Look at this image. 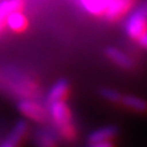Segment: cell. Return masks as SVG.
Masks as SVG:
<instances>
[{
	"label": "cell",
	"mask_w": 147,
	"mask_h": 147,
	"mask_svg": "<svg viewBox=\"0 0 147 147\" xmlns=\"http://www.w3.org/2000/svg\"><path fill=\"white\" fill-rule=\"evenodd\" d=\"M141 8H142V9H143V12H145L146 14H147V1H146L143 5H141Z\"/></svg>",
	"instance_id": "17"
},
{
	"label": "cell",
	"mask_w": 147,
	"mask_h": 147,
	"mask_svg": "<svg viewBox=\"0 0 147 147\" xmlns=\"http://www.w3.org/2000/svg\"><path fill=\"white\" fill-rule=\"evenodd\" d=\"M27 133H28L27 123L25 120H20L12 128V130L5 137V140L1 142L0 147H21L22 142L25 141L26 136H27Z\"/></svg>",
	"instance_id": "7"
},
{
	"label": "cell",
	"mask_w": 147,
	"mask_h": 147,
	"mask_svg": "<svg viewBox=\"0 0 147 147\" xmlns=\"http://www.w3.org/2000/svg\"><path fill=\"white\" fill-rule=\"evenodd\" d=\"M28 27V18L23 13V9L13 10L5 20V28L14 34H21Z\"/></svg>",
	"instance_id": "9"
},
{
	"label": "cell",
	"mask_w": 147,
	"mask_h": 147,
	"mask_svg": "<svg viewBox=\"0 0 147 147\" xmlns=\"http://www.w3.org/2000/svg\"><path fill=\"white\" fill-rule=\"evenodd\" d=\"M98 93L106 102L119 107L120 98H121V92L120 90L111 88V86H102V88L98 89Z\"/></svg>",
	"instance_id": "14"
},
{
	"label": "cell",
	"mask_w": 147,
	"mask_h": 147,
	"mask_svg": "<svg viewBox=\"0 0 147 147\" xmlns=\"http://www.w3.org/2000/svg\"><path fill=\"white\" fill-rule=\"evenodd\" d=\"M71 86H70V81L67 79H58L53 85L51 86L48 94H47V101L48 103L57 101H66L70 96L71 92Z\"/></svg>",
	"instance_id": "10"
},
{
	"label": "cell",
	"mask_w": 147,
	"mask_h": 147,
	"mask_svg": "<svg viewBox=\"0 0 147 147\" xmlns=\"http://www.w3.org/2000/svg\"><path fill=\"white\" fill-rule=\"evenodd\" d=\"M48 117L52 120L58 137L67 142H72L78 137V128L74 121V115L66 101L48 103Z\"/></svg>",
	"instance_id": "1"
},
{
	"label": "cell",
	"mask_w": 147,
	"mask_h": 147,
	"mask_svg": "<svg viewBox=\"0 0 147 147\" xmlns=\"http://www.w3.org/2000/svg\"><path fill=\"white\" fill-rule=\"evenodd\" d=\"M35 143L38 147H59L57 134L45 128H41L35 133Z\"/></svg>",
	"instance_id": "12"
},
{
	"label": "cell",
	"mask_w": 147,
	"mask_h": 147,
	"mask_svg": "<svg viewBox=\"0 0 147 147\" xmlns=\"http://www.w3.org/2000/svg\"><path fill=\"white\" fill-rule=\"evenodd\" d=\"M17 9H23V0H1L0 1V34L5 30L7 17Z\"/></svg>",
	"instance_id": "11"
},
{
	"label": "cell",
	"mask_w": 147,
	"mask_h": 147,
	"mask_svg": "<svg viewBox=\"0 0 147 147\" xmlns=\"http://www.w3.org/2000/svg\"><path fill=\"white\" fill-rule=\"evenodd\" d=\"M79 3L88 13L96 17H103L109 0H79Z\"/></svg>",
	"instance_id": "13"
},
{
	"label": "cell",
	"mask_w": 147,
	"mask_h": 147,
	"mask_svg": "<svg viewBox=\"0 0 147 147\" xmlns=\"http://www.w3.org/2000/svg\"><path fill=\"white\" fill-rule=\"evenodd\" d=\"M18 110L25 117L36 123H44L48 119V109L36 98H20Z\"/></svg>",
	"instance_id": "3"
},
{
	"label": "cell",
	"mask_w": 147,
	"mask_h": 147,
	"mask_svg": "<svg viewBox=\"0 0 147 147\" xmlns=\"http://www.w3.org/2000/svg\"><path fill=\"white\" fill-rule=\"evenodd\" d=\"M119 107H124V109L129 110L137 115H141V116L147 115V99L140 96H136V94L121 93Z\"/></svg>",
	"instance_id": "6"
},
{
	"label": "cell",
	"mask_w": 147,
	"mask_h": 147,
	"mask_svg": "<svg viewBox=\"0 0 147 147\" xmlns=\"http://www.w3.org/2000/svg\"><path fill=\"white\" fill-rule=\"evenodd\" d=\"M89 147H116L114 141H105V142H96L89 143Z\"/></svg>",
	"instance_id": "15"
},
{
	"label": "cell",
	"mask_w": 147,
	"mask_h": 147,
	"mask_svg": "<svg viewBox=\"0 0 147 147\" xmlns=\"http://www.w3.org/2000/svg\"><path fill=\"white\" fill-rule=\"evenodd\" d=\"M138 44H140L142 48H145V49H147V32L145 34V35L142 36V38L138 40Z\"/></svg>",
	"instance_id": "16"
},
{
	"label": "cell",
	"mask_w": 147,
	"mask_h": 147,
	"mask_svg": "<svg viewBox=\"0 0 147 147\" xmlns=\"http://www.w3.org/2000/svg\"><path fill=\"white\" fill-rule=\"evenodd\" d=\"M125 32L132 40L137 41L147 32V14L142 10V8H137L129 14L125 21Z\"/></svg>",
	"instance_id": "2"
},
{
	"label": "cell",
	"mask_w": 147,
	"mask_h": 147,
	"mask_svg": "<svg viewBox=\"0 0 147 147\" xmlns=\"http://www.w3.org/2000/svg\"><path fill=\"white\" fill-rule=\"evenodd\" d=\"M134 0H109L103 17L109 21H119L133 8Z\"/></svg>",
	"instance_id": "4"
},
{
	"label": "cell",
	"mask_w": 147,
	"mask_h": 147,
	"mask_svg": "<svg viewBox=\"0 0 147 147\" xmlns=\"http://www.w3.org/2000/svg\"><path fill=\"white\" fill-rule=\"evenodd\" d=\"M120 129L117 125L114 124H107L103 127L97 128L96 130L90 132L88 134V145L89 143H96V142H105V141H115L116 137L119 136Z\"/></svg>",
	"instance_id": "8"
},
{
	"label": "cell",
	"mask_w": 147,
	"mask_h": 147,
	"mask_svg": "<svg viewBox=\"0 0 147 147\" xmlns=\"http://www.w3.org/2000/svg\"><path fill=\"white\" fill-rule=\"evenodd\" d=\"M105 54H106V57L112 63L116 65L120 69L127 70V71L134 70V67H136L134 59L128 53H125L124 51H121V49L116 48V47H107L105 49Z\"/></svg>",
	"instance_id": "5"
}]
</instances>
